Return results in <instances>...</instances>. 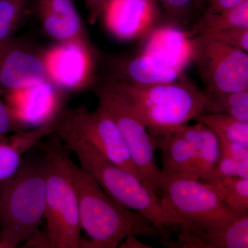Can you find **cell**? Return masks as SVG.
<instances>
[{
    "instance_id": "obj_1",
    "label": "cell",
    "mask_w": 248,
    "mask_h": 248,
    "mask_svg": "<svg viewBox=\"0 0 248 248\" xmlns=\"http://www.w3.org/2000/svg\"><path fill=\"white\" fill-rule=\"evenodd\" d=\"M70 170L81 229L91 239V241L83 240L81 248H115L130 232L153 238L163 234L141 214L112 200L91 174L72 160Z\"/></svg>"
},
{
    "instance_id": "obj_2",
    "label": "cell",
    "mask_w": 248,
    "mask_h": 248,
    "mask_svg": "<svg viewBox=\"0 0 248 248\" xmlns=\"http://www.w3.org/2000/svg\"><path fill=\"white\" fill-rule=\"evenodd\" d=\"M46 210L45 156L23 159L17 172L0 184V248L29 242Z\"/></svg>"
},
{
    "instance_id": "obj_3",
    "label": "cell",
    "mask_w": 248,
    "mask_h": 248,
    "mask_svg": "<svg viewBox=\"0 0 248 248\" xmlns=\"http://www.w3.org/2000/svg\"><path fill=\"white\" fill-rule=\"evenodd\" d=\"M43 150L46 228L41 238L42 245L53 248H81L79 208L70 170L71 156L55 134L43 145Z\"/></svg>"
},
{
    "instance_id": "obj_4",
    "label": "cell",
    "mask_w": 248,
    "mask_h": 248,
    "mask_svg": "<svg viewBox=\"0 0 248 248\" xmlns=\"http://www.w3.org/2000/svg\"><path fill=\"white\" fill-rule=\"evenodd\" d=\"M76 153L81 169L91 174L115 202L146 217L160 232L187 222L166 208L136 176L117 166L87 142L67 143Z\"/></svg>"
},
{
    "instance_id": "obj_5",
    "label": "cell",
    "mask_w": 248,
    "mask_h": 248,
    "mask_svg": "<svg viewBox=\"0 0 248 248\" xmlns=\"http://www.w3.org/2000/svg\"><path fill=\"white\" fill-rule=\"evenodd\" d=\"M115 80L152 136L171 133L203 113V91L186 79L146 86Z\"/></svg>"
},
{
    "instance_id": "obj_6",
    "label": "cell",
    "mask_w": 248,
    "mask_h": 248,
    "mask_svg": "<svg viewBox=\"0 0 248 248\" xmlns=\"http://www.w3.org/2000/svg\"><path fill=\"white\" fill-rule=\"evenodd\" d=\"M93 90L99 105L105 109L117 125L141 182L153 195L161 198L165 175L156 166L153 138L126 94L112 78L94 83Z\"/></svg>"
},
{
    "instance_id": "obj_7",
    "label": "cell",
    "mask_w": 248,
    "mask_h": 248,
    "mask_svg": "<svg viewBox=\"0 0 248 248\" xmlns=\"http://www.w3.org/2000/svg\"><path fill=\"white\" fill-rule=\"evenodd\" d=\"M161 200L187 222L182 229L212 234L225 229L244 214L231 208L213 186L199 180L166 177Z\"/></svg>"
},
{
    "instance_id": "obj_8",
    "label": "cell",
    "mask_w": 248,
    "mask_h": 248,
    "mask_svg": "<svg viewBox=\"0 0 248 248\" xmlns=\"http://www.w3.org/2000/svg\"><path fill=\"white\" fill-rule=\"evenodd\" d=\"M54 134L66 144L87 142L111 161L141 180L117 125L100 105L94 111H89L85 105L62 109L55 116Z\"/></svg>"
},
{
    "instance_id": "obj_9",
    "label": "cell",
    "mask_w": 248,
    "mask_h": 248,
    "mask_svg": "<svg viewBox=\"0 0 248 248\" xmlns=\"http://www.w3.org/2000/svg\"><path fill=\"white\" fill-rule=\"evenodd\" d=\"M194 62L210 93L248 90V52L203 35L194 37Z\"/></svg>"
},
{
    "instance_id": "obj_10",
    "label": "cell",
    "mask_w": 248,
    "mask_h": 248,
    "mask_svg": "<svg viewBox=\"0 0 248 248\" xmlns=\"http://www.w3.org/2000/svg\"><path fill=\"white\" fill-rule=\"evenodd\" d=\"M102 16L110 33L123 41L145 38L164 19L155 0H109Z\"/></svg>"
},
{
    "instance_id": "obj_11",
    "label": "cell",
    "mask_w": 248,
    "mask_h": 248,
    "mask_svg": "<svg viewBox=\"0 0 248 248\" xmlns=\"http://www.w3.org/2000/svg\"><path fill=\"white\" fill-rule=\"evenodd\" d=\"M49 81L43 56L24 48L13 38L0 45V91L3 94Z\"/></svg>"
},
{
    "instance_id": "obj_12",
    "label": "cell",
    "mask_w": 248,
    "mask_h": 248,
    "mask_svg": "<svg viewBox=\"0 0 248 248\" xmlns=\"http://www.w3.org/2000/svg\"><path fill=\"white\" fill-rule=\"evenodd\" d=\"M35 11L50 38L95 52L74 0H35Z\"/></svg>"
},
{
    "instance_id": "obj_13",
    "label": "cell",
    "mask_w": 248,
    "mask_h": 248,
    "mask_svg": "<svg viewBox=\"0 0 248 248\" xmlns=\"http://www.w3.org/2000/svg\"><path fill=\"white\" fill-rule=\"evenodd\" d=\"M60 45L43 56L50 81L57 87L66 89H76L91 84L95 52L75 46Z\"/></svg>"
},
{
    "instance_id": "obj_14",
    "label": "cell",
    "mask_w": 248,
    "mask_h": 248,
    "mask_svg": "<svg viewBox=\"0 0 248 248\" xmlns=\"http://www.w3.org/2000/svg\"><path fill=\"white\" fill-rule=\"evenodd\" d=\"M194 37L190 31L171 24L160 25L145 37L141 53L153 55L185 71L194 62Z\"/></svg>"
},
{
    "instance_id": "obj_15",
    "label": "cell",
    "mask_w": 248,
    "mask_h": 248,
    "mask_svg": "<svg viewBox=\"0 0 248 248\" xmlns=\"http://www.w3.org/2000/svg\"><path fill=\"white\" fill-rule=\"evenodd\" d=\"M57 86L51 81H46L21 90L6 93L9 94V106L17 112L29 126L38 125L48 122L63 108H59Z\"/></svg>"
},
{
    "instance_id": "obj_16",
    "label": "cell",
    "mask_w": 248,
    "mask_h": 248,
    "mask_svg": "<svg viewBox=\"0 0 248 248\" xmlns=\"http://www.w3.org/2000/svg\"><path fill=\"white\" fill-rule=\"evenodd\" d=\"M115 78L135 85H153L185 79V71L159 58L140 53L121 62Z\"/></svg>"
},
{
    "instance_id": "obj_17",
    "label": "cell",
    "mask_w": 248,
    "mask_h": 248,
    "mask_svg": "<svg viewBox=\"0 0 248 248\" xmlns=\"http://www.w3.org/2000/svg\"><path fill=\"white\" fill-rule=\"evenodd\" d=\"M176 132L190 143L195 151L200 181L213 186L221 196V183L215 175L221 156L219 141L217 135L203 124L181 125Z\"/></svg>"
},
{
    "instance_id": "obj_18",
    "label": "cell",
    "mask_w": 248,
    "mask_h": 248,
    "mask_svg": "<svg viewBox=\"0 0 248 248\" xmlns=\"http://www.w3.org/2000/svg\"><path fill=\"white\" fill-rule=\"evenodd\" d=\"M152 138L155 151L162 153L161 170L166 177L200 181L195 151L188 141L174 131Z\"/></svg>"
},
{
    "instance_id": "obj_19",
    "label": "cell",
    "mask_w": 248,
    "mask_h": 248,
    "mask_svg": "<svg viewBox=\"0 0 248 248\" xmlns=\"http://www.w3.org/2000/svg\"><path fill=\"white\" fill-rule=\"evenodd\" d=\"M55 118L32 130H21L0 138V184L17 172L27 152L54 134Z\"/></svg>"
},
{
    "instance_id": "obj_20",
    "label": "cell",
    "mask_w": 248,
    "mask_h": 248,
    "mask_svg": "<svg viewBox=\"0 0 248 248\" xmlns=\"http://www.w3.org/2000/svg\"><path fill=\"white\" fill-rule=\"evenodd\" d=\"M178 236V248H248V213L217 232L205 234L182 229Z\"/></svg>"
},
{
    "instance_id": "obj_21",
    "label": "cell",
    "mask_w": 248,
    "mask_h": 248,
    "mask_svg": "<svg viewBox=\"0 0 248 248\" xmlns=\"http://www.w3.org/2000/svg\"><path fill=\"white\" fill-rule=\"evenodd\" d=\"M233 27H248V0L221 12L204 11L190 31L196 36Z\"/></svg>"
},
{
    "instance_id": "obj_22",
    "label": "cell",
    "mask_w": 248,
    "mask_h": 248,
    "mask_svg": "<svg viewBox=\"0 0 248 248\" xmlns=\"http://www.w3.org/2000/svg\"><path fill=\"white\" fill-rule=\"evenodd\" d=\"M194 120L208 127L217 137L248 148V122H240L224 114H202Z\"/></svg>"
},
{
    "instance_id": "obj_23",
    "label": "cell",
    "mask_w": 248,
    "mask_h": 248,
    "mask_svg": "<svg viewBox=\"0 0 248 248\" xmlns=\"http://www.w3.org/2000/svg\"><path fill=\"white\" fill-rule=\"evenodd\" d=\"M203 93L205 99L202 114L228 115L232 108L248 106V90L234 93Z\"/></svg>"
},
{
    "instance_id": "obj_24",
    "label": "cell",
    "mask_w": 248,
    "mask_h": 248,
    "mask_svg": "<svg viewBox=\"0 0 248 248\" xmlns=\"http://www.w3.org/2000/svg\"><path fill=\"white\" fill-rule=\"evenodd\" d=\"M28 0H0V45L11 40Z\"/></svg>"
},
{
    "instance_id": "obj_25",
    "label": "cell",
    "mask_w": 248,
    "mask_h": 248,
    "mask_svg": "<svg viewBox=\"0 0 248 248\" xmlns=\"http://www.w3.org/2000/svg\"><path fill=\"white\" fill-rule=\"evenodd\" d=\"M221 197L227 204L238 213H247L248 210V179L240 177L220 179Z\"/></svg>"
},
{
    "instance_id": "obj_26",
    "label": "cell",
    "mask_w": 248,
    "mask_h": 248,
    "mask_svg": "<svg viewBox=\"0 0 248 248\" xmlns=\"http://www.w3.org/2000/svg\"><path fill=\"white\" fill-rule=\"evenodd\" d=\"M164 9L166 22L179 27L188 22L192 10L196 8L195 0H155Z\"/></svg>"
},
{
    "instance_id": "obj_27",
    "label": "cell",
    "mask_w": 248,
    "mask_h": 248,
    "mask_svg": "<svg viewBox=\"0 0 248 248\" xmlns=\"http://www.w3.org/2000/svg\"><path fill=\"white\" fill-rule=\"evenodd\" d=\"M199 35L205 36L214 40L219 41L226 45L248 52V27L230 28Z\"/></svg>"
},
{
    "instance_id": "obj_28",
    "label": "cell",
    "mask_w": 248,
    "mask_h": 248,
    "mask_svg": "<svg viewBox=\"0 0 248 248\" xmlns=\"http://www.w3.org/2000/svg\"><path fill=\"white\" fill-rule=\"evenodd\" d=\"M215 175L218 179L232 177L248 179V161H238L221 153Z\"/></svg>"
},
{
    "instance_id": "obj_29",
    "label": "cell",
    "mask_w": 248,
    "mask_h": 248,
    "mask_svg": "<svg viewBox=\"0 0 248 248\" xmlns=\"http://www.w3.org/2000/svg\"><path fill=\"white\" fill-rule=\"evenodd\" d=\"M28 128L29 125L16 111L0 99V138L8 134L27 130Z\"/></svg>"
},
{
    "instance_id": "obj_30",
    "label": "cell",
    "mask_w": 248,
    "mask_h": 248,
    "mask_svg": "<svg viewBox=\"0 0 248 248\" xmlns=\"http://www.w3.org/2000/svg\"><path fill=\"white\" fill-rule=\"evenodd\" d=\"M217 138L222 154L228 155L238 161H248V148L221 137Z\"/></svg>"
},
{
    "instance_id": "obj_31",
    "label": "cell",
    "mask_w": 248,
    "mask_h": 248,
    "mask_svg": "<svg viewBox=\"0 0 248 248\" xmlns=\"http://www.w3.org/2000/svg\"><path fill=\"white\" fill-rule=\"evenodd\" d=\"M88 9V22L94 24L102 16L109 0H84Z\"/></svg>"
},
{
    "instance_id": "obj_32",
    "label": "cell",
    "mask_w": 248,
    "mask_h": 248,
    "mask_svg": "<svg viewBox=\"0 0 248 248\" xmlns=\"http://www.w3.org/2000/svg\"><path fill=\"white\" fill-rule=\"evenodd\" d=\"M246 0H208L205 11L212 13H218L225 10L231 9L241 4Z\"/></svg>"
},
{
    "instance_id": "obj_33",
    "label": "cell",
    "mask_w": 248,
    "mask_h": 248,
    "mask_svg": "<svg viewBox=\"0 0 248 248\" xmlns=\"http://www.w3.org/2000/svg\"><path fill=\"white\" fill-rule=\"evenodd\" d=\"M125 239H126L125 242L123 244V246H121V248H151L139 241L137 239L136 235L134 234L133 232L129 233Z\"/></svg>"
},
{
    "instance_id": "obj_34",
    "label": "cell",
    "mask_w": 248,
    "mask_h": 248,
    "mask_svg": "<svg viewBox=\"0 0 248 248\" xmlns=\"http://www.w3.org/2000/svg\"><path fill=\"white\" fill-rule=\"evenodd\" d=\"M208 0H195L196 8L197 10H202L203 5L206 4Z\"/></svg>"
},
{
    "instance_id": "obj_35",
    "label": "cell",
    "mask_w": 248,
    "mask_h": 248,
    "mask_svg": "<svg viewBox=\"0 0 248 248\" xmlns=\"http://www.w3.org/2000/svg\"><path fill=\"white\" fill-rule=\"evenodd\" d=\"M1 94H3V93L1 92V91H0V96L1 95Z\"/></svg>"
}]
</instances>
